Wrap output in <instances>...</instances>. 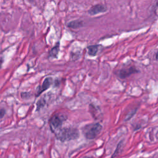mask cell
<instances>
[{
    "instance_id": "7",
    "label": "cell",
    "mask_w": 158,
    "mask_h": 158,
    "mask_svg": "<svg viewBox=\"0 0 158 158\" xmlns=\"http://www.w3.org/2000/svg\"><path fill=\"white\" fill-rule=\"evenodd\" d=\"M59 52V43H58V44L56 45L53 48H52L49 53L48 57L55 59L58 58V56Z\"/></svg>"
},
{
    "instance_id": "15",
    "label": "cell",
    "mask_w": 158,
    "mask_h": 158,
    "mask_svg": "<svg viewBox=\"0 0 158 158\" xmlns=\"http://www.w3.org/2000/svg\"><path fill=\"white\" fill-rule=\"evenodd\" d=\"M3 63V59H0V69L2 68V64Z\"/></svg>"
},
{
    "instance_id": "14",
    "label": "cell",
    "mask_w": 158,
    "mask_h": 158,
    "mask_svg": "<svg viewBox=\"0 0 158 158\" xmlns=\"http://www.w3.org/2000/svg\"><path fill=\"white\" fill-rule=\"evenodd\" d=\"M6 113V111L5 109L3 108L0 109V119H1L4 117Z\"/></svg>"
},
{
    "instance_id": "16",
    "label": "cell",
    "mask_w": 158,
    "mask_h": 158,
    "mask_svg": "<svg viewBox=\"0 0 158 158\" xmlns=\"http://www.w3.org/2000/svg\"><path fill=\"white\" fill-rule=\"evenodd\" d=\"M85 158H94V157H86Z\"/></svg>"
},
{
    "instance_id": "8",
    "label": "cell",
    "mask_w": 158,
    "mask_h": 158,
    "mask_svg": "<svg viewBox=\"0 0 158 158\" xmlns=\"http://www.w3.org/2000/svg\"><path fill=\"white\" fill-rule=\"evenodd\" d=\"M67 25L69 28H70V29H78L83 26V22L79 20H76L69 22Z\"/></svg>"
},
{
    "instance_id": "2",
    "label": "cell",
    "mask_w": 158,
    "mask_h": 158,
    "mask_svg": "<svg viewBox=\"0 0 158 158\" xmlns=\"http://www.w3.org/2000/svg\"><path fill=\"white\" fill-rule=\"evenodd\" d=\"M102 130L103 126L97 122L85 125L82 128V132L87 140H93L99 135Z\"/></svg>"
},
{
    "instance_id": "1",
    "label": "cell",
    "mask_w": 158,
    "mask_h": 158,
    "mask_svg": "<svg viewBox=\"0 0 158 158\" xmlns=\"http://www.w3.org/2000/svg\"><path fill=\"white\" fill-rule=\"evenodd\" d=\"M58 140L61 142L77 140L79 138V131L73 127L60 128L53 132Z\"/></svg>"
},
{
    "instance_id": "3",
    "label": "cell",
    "mask_w": 158,
    "mask_h": 158,
    "mask_svg": "<svg viewBox=\"0 0 158 158\" xmlns=\"http://www.w3.org/2000/svg\"><path fill=\"white\" fill-rule=\"evenodd\" d=\"M67 117L59 114H56L51 117L50 120V127L51 132L53 133L55 131L61 128L63 122L66 120Z\"/></svg>"
},
{
    "instance_id": "6",
    "label": "cell",
    "mask_w": 158,
    "mask_h": 158,
    "mask_svg": "<svg viewBox=\"0 0 158 158\" xmlns=\"http://www.w3.org/2000/svg\"><path fill=\"white\" fill-rule=\"evenodd\" d=\"M108 11V7L102 4H98L96 5L93 6L88 11V13L90 16H95L98 14L105 13Z\"/></svg>"
},
{
    "instance_id": "4",
    "label": "cell",
    "mask_w": 158,
    "mask_h": 158,
    "mask_svg": "<svg viewBox=\"0 0 158 158\" xmlns=\"http://www.w3.org/2000/svg\"><path fill=\"white\" fill-rule=\"evenodd\" d=\"M139 70L135 66L122 68L117 72V76L120 79H125L134 73H138Z\"/></svg>"
},
{
    "instance_id": "5",
    "label": "cell",
    "mask_w": 158,
    "mask_h": 158,
    "mask_svg": "<svg viewBox=\"0 0 158 158\" xmlns=\"http://www.w3.org/2000/svg\"><path fill=\"white\" fill-rule=\"evenodd\" d=\"M53 82V79L51 77H46L43 82V84L42 86H39L38 88H36V95L35 96L38 97L42 93H43L45 91L49 89L52 85V83Z\"/></svg>"
},
{
    "instance_id": "9",
    "label": "cell",
    "mask_w": 158,
    "mask_h": 158,
    "mask_svg": "<svg viewBox=\"0 0 158 158\" xmlns=\"http://www.w3.org/2000/svg\"><path fill=\"white\" fill-rule=\"evenodd\" d=\"M88 54L90 56H95L99 50V45H91L88 46Z\"/></svg>"
},
{
    "instance_id": "11",
    "label": "cell",
    "mask_w": 158,
    "mask_h": 158,
    "mask_svg": "<svg viewBox=\"0 0 158 158\" xmlns=\"http://www.w3.org/2000/svg\"><path fill=\"white\" fill-rule=\"evenodd\" d=\"M122 143H123V142L122 141H121V142L119 143V144L117 145V146L116 148V149L114 153H113V154L112 156V158H114V157H116L117 155H119V154L120 153V150H121L120 149H121V148H122Z\"/></svg>"
},
{
    "instance_id": "10",
    "label": "cell",
    "mask_w": 158,
    "mask_h": 158,
    "mask_svg": "<svg viewBox=\"0 0 158 158\" xmlns=\"http://www.w3.org/2000/svg\"><path fill=\"white\" fill-rule=\"evenodd\" d=\"M45 104H46V101L43 98L39 99L36 103V111H39L42 108L45 106Z\"/></svg>"
},
{
    "instance_id": "12",
    "label": "cell",
    "mask_w": 158,
    "mask_h": 158,
    "mask_svg": "<svg viewBox=\"0 0 158 158\" xmlns=\"http://www.w3.org/2000/svg\"><path fill=\"white\" fill-rule=\"evenodd\" d=\"M21 96L22 99H28L32 96V95L30 92H22L21 93Z\"/></svg>"
},
{
    "instance_id": "13",
    "label": "cell",
    "mask_w": 158,
    "mask_h": 158,
    "mask_svg": "<svg viewBox=\"0 0 158 158\" xmlns=\"http://www.w3.org/2000/svg\"><path fill=\"white\" fill-rule=\"evenodd\" d=\"M136 111H137V109H133V110H132L131 111V112H129L128 113V114L127 115V116H126V117H125V121H127V120H130V119H131L135 114V113H136Z\"/></svg>"
}]
</instances>
